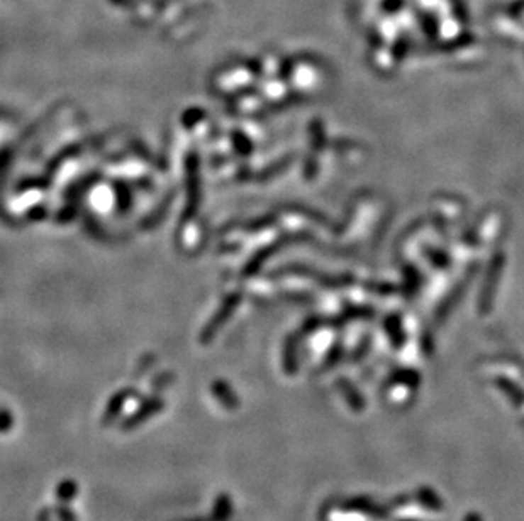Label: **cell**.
<instances>
[{
  "label": "cell",
  "mask_w": 524,
  "mask_h": 521,
  "mask_svg": "<svg viewBox=\"0 0 524 521\" xmlns=\"http://www.w3.org/2000/svg\"><path fill=\"white\" fill-rule=\"evenodd\" d=\"M160 410H162V403H160V401H150V403H146V405L141 406L140 410L136 411V413L129 416L128 422L124 423V428H134V427H138V425L145 422L146 418H150L151 415H155Z\"/></svg>",
  "instance_id": "obj_1"
},
{
  "label": "cell",
  "mask_w": 524,
  "mask_h": 521,
  "mask_svg": "<svg viewBox=\"0 0 524 521\" xmlns=\"http://www.w3.org/2000/svg\"><path fill=\"white\" fill-rule=\"evenodd\" d=\"M123 403H124V396L123 398H116V399H112V403H111V408H107V411H106V416H104V422H106V423H111L112 422V420H114L116 418V416H118L119 415V411H121V406H123Z\"/></svg>",
  "instance_id": "obj_2"
},
{
  "label": "cell",
  "mask_w": 524,
  "mask_h": 521,
  "mask_svg": "<svg viewBox=\"0 0 524 521\" xmlns=\"http://www.w3.org/2000/svg\"><path fill=\"white\" fill-rule=\"evenodd\" d=\"M73 494H75V486H73L70 481H67V483H63L62 486H60L58 496L62 501H70V499L73 498Z\"/></svg>",
  "instance_id": "obj_3"
},
{
  "label": "cell",
  "mask_w": 524,
  "mask_h": 521,
  "mask_svg": "<svg viewBox=\"0 0 524 521\" xmlns=\"http://www.w3.org/2000/svg\"><path fill=\"white\" fill-rule=\"evenodd\" d=\"M228 511H229L228 499H221V501L218 503V511H216V516H218V520H223V516H221V515H226Z\"/></svg>",
  "instance_id": "obj_4"
}]
</instances>
